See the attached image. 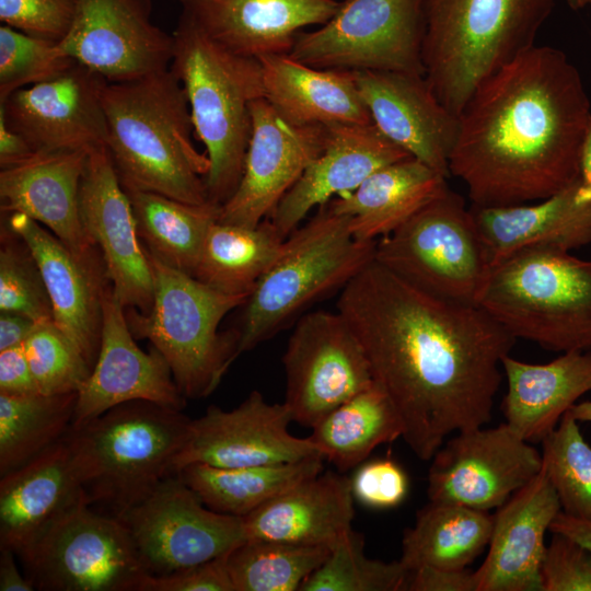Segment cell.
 Masks as SVG:
<instances>
[{
  "instance_id": "8d00e7d4",
  "label": "cell",
  "mask_w": 591,
  "mask_h": 591,
  "mask_svg": "<svg viewBox=\"0 0 591 591\" xmlns=\"http://www.w3.org/2000/svg\"><path fill=\"white\" fill-rule=\"evenodd\" d=\"M403 436L401 417L376 383L340 404L309 436L323 457L340 472L363 463L379 445Z\"/></svg>"
},
{
  "instance_id": "83f0119b",
  "label": "cell",
  "mask_w": 591,
  "mask_h": 591,
  "mask_svg": "<svg viewBox=\"0 0 591 591\" xmlns=\"http://www.w3.org/2000/svg\"><path fill=\"white\" fill-rule=\"evenodd\" d=\"M88 154L82 150L36 152L1 169V211L28 216L80 256L97 253L83 229L79 208Z\"/></svg>"
},
{
  "instance_id": "ee69618b",
  "label": "cell",
  "mask_w": 591,
  "mask_h": 591,
  "mask_svg": "<svg viewBox=\"0 0 591 591\" xmlns=\"http://www.w3.org/2000/svg\"><path fill=\"white\" fill-rule=\"evenodd\" d=\"M42 394L78 393L91 374L76 344L55 324H36L23 344Z\"/></svg>"
},
{
  "instance_id": "e0dca14e",
  "label": "cell",
  "mask_w": 591,
  "mask_h": 591,
  "mask_svg": "<svg viewBox=\"0 0 591 591\" xmlns=\"http://www.w3.org/2000/svg\"><path fill=\"white\" fill-rule=\"evenodd\" d=\"M291 421L285 403L270 404L259 391H252L230 410L211 405L202 416L190 419L186 441L174 462L175 472L192 463L240 467L321 454L309 437L290 433Z\"/></svg>"
},
{
  "instance_id": "ac0fdd59",
  "label": "cell",
  "mask_w": 591,
  "mask_h": 591,
  "mask_svg": "<svg viewBox=\"0 0 591 591\" xmlns=\"http://www.w3.org/2000/svg\"><path fill=\"white\" fill-rule=\"evenodd\" d=\"M107 82L74 61L56 77L12 93L0 102V114L35 152H90L106 147Z\"/></svg>"
},
{
  "instance_id": "c3c4849f",
  "label": "cell",
  "mask_w": 591,
  "mask_h": 591,
  "mask_svg": "<svg viewBox=\"0 0 591 591\" xmlns=\"http://www.w3.org/2000/svg\"><path fill=\"white\" fill-rule=\"evenodd\" d=\"M355 501L372 509H392L407 497L409 479L392 457L364 461L350 477Z\"/></svg>"
},
{
  "instance_id": "bcb514c9",
  "label": "cell",
  "mask_w": 591,
  "mask_h": 591,
  "mask_svg": "<svg viewBox=\"0 0 591 591\" xmlns=\"http://www.w3.org/2000/svg\"><path fill=\"white\" fill-rule=\"evenodd\" d=\"M78 0H0V21L35 37L60 43L69 33Z\"/></svg>"
},
{
  "instance_id": "f5cc1de1",
  "label": "cell",
  "mask_w": 591,
  "mask_h": 591,
  "mask_svg": "<svg viewBox=\"0 0 591 591\" xmlns=\"http://www.w3.org/2000/svg\"><path fill=\"white\" fill-rule=\"evenodd\" d=\"M36 153L30 143L13 130L0 114V166L16 165Z\"/></svg>"
},
{
  "instance_id": "e575fe53",
  "label": "cell",
  "mask_w": 591,
  "mask_h": 591,
  "mask_svg": "<svg viewBox=\"0 0 591 591\" xmlns=\"http://www.w3.org/2000/svg\"><path fill=\"white\" fill-rule=\"evenodd\" d=\"M321 454L281 464L218 467L192 463L177 473L210 509L243 518L270 499L323 472Z\"/></svg>"
},
{
  "instance_id": "5bb4252c",
  "label": "cell",
  "mask_w": 591,
  "mask_h": 591,
  "mask_svg": "<svg viewBox=\"0 0 591 591\" xmlns=\"http://www.w3.org/2000/svg\"><path fill=\"white\" fill-rule=\"evenodd\" d=\"M282 364L292 420L313 428L374 381L363 348L336 310L304 313L294 324Z\"/></svg>"
},
{
  "instance_id": "d4e9b609",
  "label": "cell",
  "mask_w": 591,
  "mask_h": 591,
  "mask_svg": "<svg viewBox=\"0 0 591 591\" xmlns=\"http://www.w3.org/2000/svg\"><path fill=\"white\" fill-rule=\"evenodd\" d=\"M90 505L70 449L59 442L0 479V548L16 556L70 512Z\"/></svg>"
},
{
  "instance_id": "603a6c76",
  "label": "cell",
  "mask_w": 591,
  "mask_h": 591,
  "mask_svg": "<svg viewBox=\"0 0 591 591\" xmlns=\"http://www.w3.org/2000/svg\"><path fill=\"white\" fill-rule=\"evenodd\" d=\"M355 77L379 130L409 155L449 178L459 118L437 99L425 76L355 71Z\"/></svg>"
},
{
  "instance_id": "f35d334b",
  "label": "cell",
  "mask_w": 591,
  "mask_h": 591,
  "mask_svg": "<svg viewBox=\"0 0 591 591\" xmlns=\"http://www.w3.org/2000/svg\"><path fill=\"white\" fill-rule=\"evenodd\" d=\"M78 393H0V476L59 442L72 425Z\"/></svg>"
},
{
  "instance_id": "7a4b0ae2",
  "label": "cell",
  "mask_w": 591,
  "mask_h": 591,
  "mask_svg": "<svg viewBox=\"0 0 591 591\" xmlns=\"http://www.w3.org/2000/svg\"><path fill=\"white\" fill-rule=\"evenodd\" d=\"M591 104L578 68L555 47L534 45L485 79L457 116L450 175L472 205L545 199L580 176Z\"/></svg>"
},
{
  "instance_id": "52a82bcc",
  "label": "cell",
  "mask_w": 591,
  "mask_h": 591,
  "mask_svg": "<svg viewBox=\"0 0 591 591\" xmlns=\"http://www.w3.org/2000/svg\"><path fill=\"white\" fill-rule=\"evenodd\" d=\"M376 241L356 239L349 219L328 204L287 239L274 265L241 306L239 355L296 323L324 297L341 290L375 258Z\"/></svg>"
},
{
  "instance_id": "680465c9",
  "label": "cell",
  "mask_w": 591,
  "mask_h": 591,
  "mask_svg": "<svg viewBox=\"0 0 591 591\" xmlns=\"http://www.w3.org/2000/svg\"><path fill=\"white\" fill-rule=\"evenodd\" d=\"M569 413L577 421L591 422V401L576 403L569 408Z\"/></svg>"
},
{
  "instance_id": "60d3db41",
  "label": "cell",
  "mask_w": 591,
  "mask_h": 591,
  "mask_svg": "<svg viewBox=\"0 0 591 591\" xmlns=\"http://www.w3.org/2000/svg\"><path fill=\"white\" fill-rule=\"evenodd\" d=\"M407 578L408 570L399 560L368 557L363 536L351 529L300 591H405Z\"/></svg>"
},
{
  "instance_id": "7402d4cb",
  "label": "cell",
  "mask_w": 591,
  "mask_h": 591,
  "mask_svg": "<svg viewBox=\"0 0 591 591\" xmlns=\"http://www.w3.org/2000/svg\"><path fill=\"white\" fill-rule=\"evenodd\" d=\"M5 215L4 221L24 240L37 262L55 324L93 368L101 346L103 296L111 285L101 252L80 256L28 216Z\"/></svg>"
},
{
  "instance_id": "7c38bea8",
  "label": "cell",
  "mask_w": 591,
  "mask_h": 591,
  "mask_svg": "<svg viewBox=\"0 0 591 591\" xmlns=\"http://www.w3.org/2000/svg\"><path fill=\"white\" fill-rule=\"evenodd\" d=\"M83 505L18 556L35 590L140 591L146 570L117 517Z\"/></svg>"
},
{
  "instance_id": "44dd1931",
  "label": "cell",
  "mask_w": 591,
  "mask_h": 591,
  "mask_svg": "<svg viewBox=\"0 0 591 591\" xmlns=\"http://www.w3.org/2000/svg\"><path fill=\"white\" fill-rule=\"evenodd\" d=\"M131 401H148L183 410L178 390L163 355L152 346L146 352L136 343L126 309L109 285L102 301V334L97 359L78 392L72 425L84 424Z\"/></svg>"
},
{
  "instance_id": "6f0895ef",
  "label": "cell",
  "mask_w": 591,
  "mask_h": 591,
  "mask_svg": "<svg viewBox=\"0 0 591 591\" xmlns=\"http://www.w3.org/2000/svg\"><path fill=\"white\" fill-rule=\"evenodd\" d=\"M579 169H580V179L591 188V117L588 121L581 151H580V161H579Z\"/></svg>"
},
{
  "instance_id": "30bf717a",
  "label": "cell",
  "mask_w": 591,
  "mask_h": 591,
  "mask_svg": "<svg viewBox=\"0 0 591 591\" xmlns=\"http://www.w3.org/2000/svg\"><path fill=\"white\" fill-rule=\"evenodd\" d=\"M379 264L438 298L476 304L491 264L464 199L447 189L375 245Z\"/></svg>"
},
{
  "instance_id": "ffe728a7",
  "label": "cell",
  "mask_w": 591,
  "mask_h": 591,
  "mask_svg": "<svg viewBox=\"0 0 591 591\" xmlns=\"http://www.w3.org/2000/svg\"><path fill=\"white\" fill-rule=\"evenodd\" d=\"M83 229L100 250L113 292L125 309L150 312L153 275L130 199L106 147L89 152L79 192Z\"/></svg>"
},
{
  "instance_id": "f6af8a7d",
  "label": "cell",
  "mask_w": 591,
  "mask_h": 591,
  "mask_svg": "<svg viewBox=\"0 0 591 591\" xmlns=\"http://www.w3.org/2000/svg\"><path fill=\"white\" fill-rule=\"evenodd\" d=\"M76 60L58 43L0 26V102L15 91L51 79Z\"/></svg>"
},
{
  "instance_id": "d6986e66",
  "label": "cell",
  "mask_w": 591,
  "mask_h": 591,
  "mask_svg": "<svg viewBox=\"0 0 591 591\" xmlns=\"http://www.w3.org/2000/svg\"><path fill=\"white\" fill-rule=\"evenodd\" d=\"M252 131L241 181L220 207L218 221L256 227L323 151L327 126L286 121L259 97L251 104Z\"/></svg>"
},
{
  "instance_id": "6da1fadb",
  "label": "cell",
  "mask_w": 591,
  "mask_h": 591,
  "mask_svg": "<svg viewBox=\"0 0 591 591\" xmlns=\"http://www.w3.org/2000/svg\"><path fill=\"white\" fill-rule=\"evenodd\" d=\"M336 308L417 457L431 460L449 434L490 421L501 360L517 339L480 306L425 292L374 259Z\"/></svg>"
},
{
  "instance_id": "8fae6325",
  "label": "cell",
  "mask_w": 591,
  "mask_h": 591,
  "mask_svg": "<svg viewBox=\"0 0 591 591\" xmlns=\"http://www.w3.org/2000/svg\"><path fill=\"white\" fill-rule=\"evenodd\" d=\"M424 0H340L314 31H301L288 54L318 69L425 76Z\"/></svg>"
},
{
  "instance_id": "3957f363",
  "label": "cell",
  "mask_w": 591,
  "mask_h": 591,
  "mask_svg": "<svg viewBox=\"0 0 591 591\" xmlns=\"http://www.w3.org/2000/svg\"><path fill=\"white\" fill-rule=\"evenodd\" d=\"M103 104L106 149L124 188L194 205L210 202L205 182L209 159L193 142L188 99L170 68L107 82Z\"/></svg>"
},
{
  "instance_id": "f546056e",
  "label": "cell",
  "mask_w": 591,
  "mask_h": 591,
  "mask_svg": "<svg viewBox=\"0 0 591 591\" xmlns=\"http://www.w3.org/2000/svg\"><path fill=\"white\" fill-rule=\"evenodd\" d=\"M354 502L349 477L321 472L243 517L246 538L333 548L352 529Z\"/></svg>"
},
{
  "instance_id": "d590c367",
  "label": "cell",
  "mask_w": 591,
  "mask_h": 591,
  "mask_svg": "<svg viewBox=\"0 0 591 591\" xmlns=\"http://www.w3.org/2000/svg\"><path fill=\"white\" fill-rule=\"evenodd\" d=\"M285 243L267 218L253 228L217 220L206 234L194 277L222 293L248 297Z\"/></svg>"
},
{
  "instance_id": "484cf974",
  "label": "cell",
  "mask_w": 591,
  "mask_h": 591,
  "mask_svg": "<svg viewBox=\"0 0 591 591\" xmlns=\"http://www.w3.org/2000/svg\"><path fill=\"white\" fill-rule=\"evenodd\" d=\"M181 16L224 48L246 57L287 55L296 36L322 25L337 0H177Z\"/></svg>"
},
{
  "instance_id": "91938a15",
  "label": "cell",
  "mask_w": 591,
  "mask_h": 591,
  "mask_svg": "<svg viewBox=\"0 0 591 591\" xmlns=\"http://www.w3.org/2000/svg\"><path fill=\"white\" fill-rule=\"evenodd\" d=\"M566 2L572 10L591 9V0H566Z\"/></svg>"
},
{
  "instance_id": "74e56055",
  "label": "cell",
  "mask_w": 591,
  "mask_h": 591,
  "mask_svg": "<svg viewBox=\"0 0 591 591\" xmlns=\"http://www.w3.org/2000/svg\"><path fill=\"white\" fill-rule=\"evenodd\" d=\"M126 192L144 250L194 277L206 234L218 220L220 206L187 204L153 192Z\"/></svg>"
},
{
  "instance_id": "11a10c76",
  "label": "cell",
  "mask_w": 591,
  "mask_h": 591,
  "mask_svg": "<svg viewBox=\"0 0 591 591\" xmlns=\"http://www.w3.org/2000/svg\"><path fill=\"white\" fill-rule=\"evenodd\" d=\"M15 553L9 548H0V591H33V583L20 571Z\"/></svg>"
},
{
  "instance_id": "b9f144b4",
  "label": "cell",
  "mask_w": 591,
  "mask_h": 591,
  "mask_svg": "<svg viewBox=\"0 0 591 591\" xmlns=\"http://www.w3.org/2000/svg\"><path fill=\"white\" fill-rule=\"evenodd\" d=\"M542 444V470L557 494L561 511L591 521V445L569 410Z\"/></svg>"
},
{
  "instance_id": "7dc6e473",
  "label": "cell",
  "mask_w": 591,
  "mask_h": 591,
  "mask_svg": "<svg viewBox=\"0 0 591 591\" xmlns=\"http://www.w3.org/2000/svg\"><path fill=\"white\" fill-rule=\"evenodd\" d=\"M541 579L543 591H591V552L566 535L553 533Z\"/></svg>"
},
{
  "instance_id": "277c9868",
  "label": "cell",
  "mask_w": 591,
  "mask_h": 591,
  "mask_svg": "<svg viewBox=\"0 0 591 591\" xmlns=\"http://www.w3.org/2000/svg\"><path fill=\"white\" fill-rule=\"evenodd\" d=\"M190 419L178 409L131 401L71 425L63 439L90 505L120 518L176 474Z\"/></svg>"
},
{
  "instance_id": "f907efd6",
  "label": "cell",
  "mask_w": 591,
  "mask_h": 591,
  "mask_svg": "<svg viewBox=\"0 0 591 591\" xmlns=\"http://www.w3.org/2000/svg\"><path fill=\"white\" fill-rule=\"evenodd\" d=\"M406 591H476L474 572L421 566L408 572Z\"/></svg>"
},
{
  "instance_id": "9a60e30c",
  "label": "cell",
  "mask_w": 591,
  "mask_h": 591,
  "mask_svg": "<svg viewBox=\"0 0 591 591\" xmlns=\"http://www.w3.org/2000/svg\"><path fill=\"white\" fill-rule=\"evenodd\" d=\"M431 460L429 501L483 511L501 507L542 468V454L506 422L459 431Z\"/></svg>"
},
{
  "instance_id": "db71d44e",
  "label": "cell",
  "mask_w": 591,
  "mask_h": 591,
  "mask_svg": "<svg viewBox=\"0 0 591 591\" xmlns=\"http://www.w3.org/2000/svg\"><path fill=\"white\" fill-rule=\"evenodd\" d=\"M36 323L27 315L14 311H0V351L23 345Z\"/></svg>"
},
{
  "instance_id": "681fc988",
  "label": "cell",
  "mask_w": 591,
  "mask_h": 591,
  "mask_svg": "<svg viewBox=\"0 0 591 591\" xmlns=\"http://www.w3.org/2000/svg\"><path fill=\"white\" fill-rule=\"evenodd\" d=\"M227 555L166 575L149 573L140 591H235Z\"/></svg>"
},
{
  "instance_id": "4316f807",
  "label": "cell",
  "mask_w": 591,
  "mask_h": 591,
  "mask_svg": "<svg viewBox=\"0 0 591 591\" xmlns=\"http://www.w3.org/2000/svg\"><path fill=\"white\" fill-rule=\"evenodd\" d=\"M559 511L557 494L541 468L494 515L489 549L474 571L476 591H543L545 533Z\"/></svg>"
},
{
  "instance_id": "8992f818",
  "label": "cell",
  "mask_w": 591,
  "mask_h": 591,
  "mask_svg": "<svg viewBox=\"0 0 591 591\" xmlns=\"http://www.w3.org/2000/svg\"><path fill=\"white\" fill-rule=\"evenodd\" d=\"M172 34L170 69L185 89L195 134L209 159L208 199L221 207L243 174L251 104L264 97L262 65L224 48L183 16Z\"/></svg>"
},
{
  "instance_id": "7bdbcfd3",
  "label": "cell",
  "mask_w": 591,
  "mask_h": 591,
  "mask_svg": "<svg viewBox=\"0 0 591 591\" xmlns=\"http://www.w3.org/2000/svg\"><path fill=\"white\" fill-rule=\"evenodd\" d=\"M0 311L23 313L36 324L55 322L37 262L24 240L5 221L0 234Z\"/></svg>"
},
{
  "instance_id": "d6a6232c",
  "label": "cell",
  "mask_w": 591,
  "mask_h": 591,
  "mask_svg": "<svg viewBox=\"0 0 591 591\" xmlns=\"http://www.w3.org/2000/svg\"><path fill=\"white\" fill-rule=\"evenodd\" d=\"M447 179L419 160L407 158L376 170L355 190L327 204L334 212L348 217L356 239L378 241L449 189Z\"/></svg>"
},
{
  "instance_id": "4dcf8cb0",
  "label": "cell",
  "mask_w": 591,
  "mask_h": 591,
  "mask_svg": "<svg viewBox=\"0 0 591 591\" xmlns=\"http://www.w3.org/2000/svg\"><path fill=\"white\" fill-rule=\"evenodd\" d=\"M258 60L264 97L286 121L297 126L373 124L355 71L310 67L288 54Z\"/></svg>"
},
{
  "instance_id": "ab89813d",
  "label": "cell",
  "mask_w": 591,
  "mask_h": 591,
  "mask_svg": "<svg viewBox=\"0 0 591 591\" xmlns=\"http://www.w3.org/2000/svg\"><path fill=\"white\" fill-rule=\"evenodd\" d=\"M332 548L246 538L227 555L235 591H300Z\"/></svg>"
},
{
  "instance_id": "9c48e42d",
  "label": "cell",
  "mask_w": 591,
  "mask_h": 591,
  "mask_svg": "<svg viewBox=\"0 0 591 591\" xmlns=\"http://www.w3.org/2000/svg\"><path fill=\"white\" fill-rule=\"evenodd\" d=\"M146 253L153 304L148 313L126 309L128 326L136 339H148L163 355L186 399L206 397L240 356L235 329L220 332L219 326L247 297L215 290Z\"/></svg>"
},
{
  "instance_id": "2e32d148",
  "label": "cell",
  "mask_w": 591,
  "mask_h": 591,
  "mask_svg": "<svg viewBox=\"0 0 591 591\" xmlns=\"http://www.w3.org/2000/svg\"><path fill=\"white\" fill-rule=\"evenodd\" d=\"M150 0H78L67 36L58 43L77 62L108 82L169 69L174 38L151 20Z\"/></svg>"
},
{
  "instance_id": "1f68e13d",
  "label": "cell",
  "mask_w": 591,
  "mask_h": 591,
  "mask_svg": "<svg viewBox=\"0 0 591 591\" xmlns=\"http://www.w3.org/2000/svg\"><path fill=\"white\" fill-rule=\"evenodd\" d=\"M507 379L506 424L528 442H542L564 414L591 392V350L563 352L547 363L501 360Z\"/></svg>"
},
{
  "instance_id": "5b68a950",
  "label": "cell",
  "mask_w": 591,
  "mask_h": 591,
  "mask_svg": "<svg viewBox=\"0 0 591 591\" xmlns=\"http://www.w3.org/2000/svg\"><path fill=\"white\" fill-rule=\"evenodd\" d=\"M555 0H424L425 78L459 116L475 89L535 45Z\"/></svg>"
},
{
  "instance_id": "f1b7e54d",
  "label": "cell",
  "mask_w": 591,
  "mask_h": 591,
  "mask_svg": "<svg viewBox=\"0 0 591 591\" xmlns=\"http://www.w3.org/2000/svg\"><path fill=\"white\" fill-rule=\"evenodd\" d=\"M491 266L534 247L569 252L591 244V188L580 177L536 204L470 207Z\"/></svg>"
},
{
  "instance_id": "836d02e7",
  "label": "cell",
  "mask_w": 591,
  "mask_h": 591,
  "mask_svg": "<svg viewBox=\"0 0 591 591\" xmlns=\"http://www.w3.org/2000/svg\"><path fill=\"white\" fill-rule=\"evenodd\" d=\"M493 523L488 511L429 501L404 531L398 560L408 572L421 566L466 569L488 546Z\"/></svg>"
},
{
  "instance_id": "4fadbf2b",
  "label": "cell",
  "mask_w": 591,
  "mask_h": 591,
  "mask_svg": "<svg viewBox=\"0 0 591 591\" xmlns=\"http://www.w3.org/2000/svg\"><path fill=\"white\" fill-rule=\"evenodd\" d=\"M150 575H166L229 554L246 540L243 519L208 508L173 474L119 518Z\"/></svg>"
},
{
  "instance_id": "ba28073f",
  "label": "cell",
  "mask_w": 591,
  "mask_h": 591,
  "mask_svg": "<svg viewBox=\"0 0 591 591\" xmlns=\"http://www.w3.org/2000/svg\"><path fill=\"white\" fill-rule=\"evenodd\" d=\"M476 304L515 339L561 354L591 350V259L515 252L490 267Z\"/></svg>"
},
{
  "instance_id": "cb8c5ba5",
  "label": "cell",
  "mask_w": 591,
  "mask_h": 591,
  "mask_svg": "<svg viewBox=\"0 0 591 591\" xmlns=\"http://www.w3.org/2000/svg\"><path fill=\"white\" fill-rule=\"evenodd\" d=\"M413 158L374 124L327 126L321 154L304 170L267 219L287 239L310 211L355 190L376 170Z\"/></svg>"
},
{
  "instance_id": "816d5d0a",
  "label": "cell",
  "mask_w": 591,
  "mask_h": 591,
  "mask_svg": "<svg viewBox=\"0 0 591 591\" xmlns=\"http://www.w3.org/2000/svg\"><path fill=\"white\" fill-rule=\"evenodd\" d=\"M0 393L9 395L39 393L23 345L0 351Z\"/></svg>"
},
{
  "instance_id": "9f6ffc18",
  "label": "cell",
  "mask_w": 591,
  "mask_h": 591,
  "mask_svg": "<svg viewBox=\"0 0 591 591\" xmlns=\"http://www.w3.org/2000/svg\"><path fill=\"white\" fill-rule=\"evenodd\" d=\"M549 531L566 535L591 552V521L575 518L559 511L553 520Z\"/></svg>"
}]
</instances>
